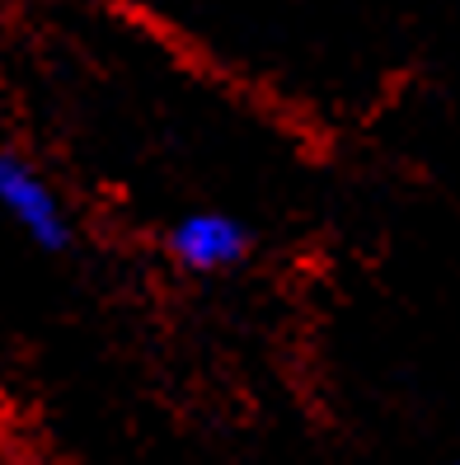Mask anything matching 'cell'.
I'll return each instance as SVG.
<instances>
[{
  "mask_svg": "<svg viewBox=\"0 0 460 465\" xmlns=\"http://www.w3.org/2000/svg\"><path fill=\"white\" fill-rule=\"evenodd\" d=\"M0 216L43 254H62L75 244V216L62 188L19 151H0Z\"/></svg>",
  "mask_w": 460,
  "mask_h": 465,
  "instance_id": "obj_1",
  "label": "cell"
},
{
  "mask_svg": "<svg viewBox=\"0 0 460 465\" xmlns=\"http://www.w3.org/2000/svg\"><path fill=\"white\" fill-rule=\"evenodd\" d=\"M254 250V231L240 222L235 212L221 207H193L170 222L165 231V254L174 268L193 272V278H221L235 272Z\"/></svg>",
  "mask_w": 460,
  "mask_h": 465,
  "instance_id": "obj_2",
  "label": "cell"
},
{
  "mask_svg": "<svg viewBox=\"0 0 460 465\" xmlns=\"http://www.w3.org/2000/svg\"><path fill=\"white\" fill-rule=\"evenodd\" d=\"M455 465H460V460H455Z\"/></svg>",
  "mask_w": 460,
  "mask_h": 465,
  "instance_id": "obj_3",
  "label": "cell"
}]
</instances>
